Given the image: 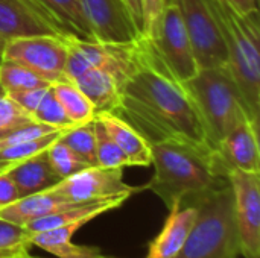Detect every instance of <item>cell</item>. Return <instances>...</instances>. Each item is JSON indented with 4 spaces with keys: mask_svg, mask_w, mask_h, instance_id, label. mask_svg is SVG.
Returning a JSON list of instances; mask_svg holds the SVG:
<instances>
[{
    "mask_svg": "<svg viewBox=\"0 0 260 258\" xmlns=\"http://www.w3.org/2000/svg\"><path fill=\"white\" fill-rule=\"evenodd\" d=\"M140 43L142 62L120 85L119 103L113 113L129 123L149 144L177 140L213 151L184 85L160 65L142 38Z\"/></svg>",
    "mask_w": 260,
    "mask_h": 258,
    "instance_id": "obj_1",
    "label": "cell"
},
{
    "mask_svg": "<svg viewBox=\"0 0 260 258\" xmlns=\"http://www.w3.org/2000/svg\"><path fill=\"white\" fill-rule=\"evenodd\" d=\"M154 175L143 187L155 193L171 210L175 205H193L204 195L227 182L215 152L184 141L152 143Z\"/></svg>",
    "mask_w": 260,
    "mask_h": 258,
    "instance_id": "obj_2",
    "label": "cell"
},
{
    "mask_svg": "<svg viewBox=\"0 0 260 258\" xmlns=\"http://www.w3.org/2000/svg\"><path fill=\"white\" fill-rule=\"evenodd\" d=\"M227 49V67L247 103L251 120L259 123V12L242 15L227 0H204Z\"/></svg>",
    "mask_w": 260,
    "mask_h": 258,
    "instance_id": "obj_3",
    "label": "cell"
},
{
    "mask_svg": "<svg viewBox=\"0 0 260 258\" xmlns=\"http://www.w3.org/2000/svg\"><path fill=\"white\" fill-rule=\"evenodd\" d=\"M181 84L198 109L207 141L213 151L236 126L251 120L227 64L200 68L195 76Z\"/></svg>",
    "mask_w": 260,
    "mask_h": 258,
    "instance_id": "obj_4",
    "label": "cell"
},
{
    "mask_svg": "<svg viewBox=\"0 0 260 258\" xmlns=\"http://www.w3.org/2000/svg\"><path fill=\"white\" fill-rule=\"evenodd\" d=\"M197 220L175 258H238L239 243L233 219L230 182L213 189L195 204Z\"/></svg>",
    "mask_w": 260,
    "mask_h": 258,
    "instance_id": "obj_5",
    "label": "cell"
},
{
    "mask_svg": "<svg viewBox=\"0 0 260 258\" xmlns=\"http://www.w3.org/2000/svg\"><path fill=\"white\" fill-rule=\"evenodd\" d=\"M67 62L64 78L73 81L88 68H102L120 85L140 65L143 50L140 40L134 43H99L66 38Z\"/></svg>",
    "mask_w": 260,
    "mask_h": 258,
    "instance_id": "obj_6",
    "label": "cell"
},
{
    "mask_svg": "<svg viewBox=\"0 0 260 258\" xmlns=\"http://www.w3.org/2000/svg\"><path fill=\"white\" fill-rule=\"evenodd\" d=\"M142 40L160 65L178 82L190 79L200 70L186 27L174 3H166L154 33Z\"/></svg>",
    "mask_w": 260,
    "mask_h": 258,
    "instance_id": "obj_7",
    "label": "cell"
},
{
    "mask_svg": "<svg viewBox=\"0 0 260 258\" xmlns=\"http://www.w3.org/2000/svg\"><path fill=\"white\" fill-rule=\"evenodd\" d=\"M227 179L233 193L239 252L244 258H260V173L233 169Z\"/></svg>",
    "mask_w": 260,
    "mask_h": 258,
    "instance_id": "obj_8",
    "label": "cell"
},
{
    "mask_svg": "<svg viewBox=\"0 0 260 258\" xmlns=\"http://www.w3.org/2000/svg\"><path fill=\"white\" fill-rule=\"evenodd\" d=\"M180 12L200 68L227 64V49L204 0H168Z\"/></svg>",
    "mask_w": 260,
    "mask_h": 258,
    "instance_id": "obj_9",
    "label": "cell"
},
{
    "mask_svg": "<svg viewBox=\"0 0 260 258\" xmlns=\"http://www.w3.org/2000/svg\"><path fill=\"white\" fill-rule=\"evenodd\" d=\"M3 59L18 62L53 84L64 78L67 62L66 38L27 36L11 40L3 47Z\"/></svg>",
    "mask_w": 260,
    "mask_h": 258,
    "instance_id": "obj_10",
    "label": "cell"
},
{
    "mask_svg": "<svg viewBox=\"0 0 260 258\" xmlns=\"http://www.w3.org/2000/svg\"><path fill=\"white\" fill-rule=\"evenodd\" d=\"M27 36L67 38L38 0H0V43Z\"/></svg>",
    "mask_w": 260,
    "mask_h": 258,
    "instance_id": "obj_11",
    "label": "cell"
},
{
    "mask_svg": "<svg viewBox=\"0 0 260 258\" xmlns=\"http://www.w3.org/2000/svg\"><path fill=\"white\" fill-rule=\"evenodd\" d=\"M55 193L70 199L76 204H85L101 201L119 195H133L142 189L131 187L123 181V169H105L99 166H90L78 173L61 179L55 187Z\"/></svg>",
    "mask_w": 260,
    "mask_h": 258,
    "instance_id": "obj_12",
    "label": "cell"
},
{
    "mask_svg": "<svg viewBox=\"0 0 260 258\" xmlns=\"http://www.w3.org/2000/svg\"><path fill=\"white\" fill-rule=\"evenodd\" d=\"M87 20L99 43H134L142 38L123 0H82Z\"/></svg>",
    "mask_w": 260,
    "mask_h": 258,
    "instance_id": "obj_13",
    "label": "cell"
},
{
    "mask_svg": "<svg viewBox=\"0 0 260 258\" xmlns=\"http://www.w3.org/2000/svg\"><path fill=\"white\" fill-rule=\"evenodd\" d=\"M259 123L247 120L236 126L215 149V157L227 175L230 170L260 173Z\"/></svg>",
    "mask_w": 260,
    "mask_h": 258,
    "instance_id": "obj_14",
    "label": "cell"
},
{
    "mask_svg": "<svg viewBox=\"0 0 260 258\" xmlns=\"http://www.w3.org/2000/svg\"><path fill=\"white\" fill-rule=\"evenodd\" d=\"M197 220L195 205H175L169 210V216L149 243L145 258H175L183 249L193 224Z\"/></svg>",
    "mask_w": 260,
    "mask_h": 258,
    "instance_id": "obj_15",
    "label": "cell"
},
{
    "mask_svg": "<svg viewBox=\"0 0 260 258\" xmlns=\"http://www.w3.org/2000/svg\"><path fill=\"white\" fill-rule=\"evenodd\" d=\"M73 205H78V204L72 202L70 199L64 198L49 189L46 192H40V193H35V195L26 196V198H20L14 204L2 208L0 217L5 220H9L12 224H17L20 227H26L27 224H30L34 220L59 213Z\"/></svg>",
    "mask_w": 260,
    "mask_h": 258,
    "instance_id": "obj_16",
    "label": "cell"
},
{
    "mask_svg": "<svg viewBox=\"0 0 260 258\" xmlns=\"http://www.w3.org/2000/svg\"><path fill=\"white\" fill-rule=\"evenodd\" d=\"M82 224H70L40 233H27V243L58 258H108L99 248L76 245L72 242L75 233Z\"/></svg>",
    "mask_w": 260,
    "mask_h": 258,
    "instance_id": "obj_17",
    "label": "cell"
},
{
    "mask_svg": "<svg viewBox=\"0 0 260 258\" xmlns=\"http://www.w3.org/2000/svg\"><path fill=\"white\" fill-rule=\"evenodd\" d=\"M46 151L32 158L15 163L8 169V175L15 184L20 198L46 192L61 181V178L52 169L46 157Z\"/></svg>",
    "mask_w": 260,
    "mask_h": 258,
    "instance_id": "obj_18",
    "label": "cell"
},
{
    "mask_svg": "<svg viewBox=\"0 0 260 258\" xmlns=\"http://www.w3.org/2000/svg\"><path fill=\"white\" fill-rule=\"evenodd\" d=\"M94 117L104 125L108 135L126 155L129 166H142V167L151 166L152 163L151 146L129 123H126L123 119H120L119 116L110 111L99 113Z\"/></svg>",
    "mask_w": 260,
    "mask_h": 258,
    "instance_id": "obj_19",
    "label": "cell"
},
{
    "mask_svg": "<svg viewBox=\"0 0 260 258\" xmlns=\"http://www.w3.org/2000/svg\"><path fill=\"white\" fill-rule=\"evenodd\" d=\"M72 82L84 93L94 113H113L119 103V84L114 76L102 68H88Z\"/></svg>",
    "mask_w": 260,
    "mask_h": 258,
    "instance_id": "obj_20",
    "label": "cell"
},
{
    "mask_svg": "<svg viewBox=\"0 0 260 258\" xmlns=\"http://www.w3.org/2000/svg\"><path fill=\"white\" fill-rule=\"evenodd\" d=\"M58 21L67 38L81 41H96L87 20L82 0H38Z\"/></svg>",
    "mask_w": 260,
    "mask_h": 258,
    "instance_id": "obj_21",
    "label": "cell"
},
{
    "mask_svg": "<svg viewBox=\"0 0 260 258\" xmlns=\"http://www.w3.org/2000/svg\"><path fill=\"white\" fill-rule=\"evenodd\" d=\"M52 91L62 106L66 116L72 120L75 126L88 123L94 119L96 113L90 100L84 96V93L76 87L75 82L62 78L52 85Z\"/></svg>",
    "mask_w": 260,
    "mask_h": 258,
    "instance_id": "obj_22",
    "label": "cell"
},
{
    "mask_svg": "<svg viewBox=\"0 0 260 258\" xmlns=\"http://www.w3.org/2000/svg\"><path fill=\"white\" fill-rule=\"evenodd\" d=\"M59 141H62L87 166H98L94 119L88 123H84V125H79V126L64 131L59 135Z\"/></svg>",
    "mask_w": 260,
    "mask_h": 258,
    "instance_id": "obj_23",
    "label": "cell"
},
{
    "mask_svg": "<svg viewBox=\"0 0 260 258\" xmlns=\"http://www.w3.org/2000/svg\"><path fill=\"white\" fill-rule=\"evenodd\" d=\"M50 85V82H47L40 75L18 62L3 59L0 64V87L5 90V93Z\"/></svg>",
    "mask_w": 260,
    "mask_h": 258,
    "instance_id": "obj_24",
    "label": "cell"
},
{
    "mask_svg": "<svg viewBox=\"0 0 260 258\" xmlns=\"http://www.w3.org/2000/svg\"><path fill=\"white\" fill-rule=\"evenodd\" d=\"M94 137H96V161L99 167L123 169L129 166L126 155L108 135L104 125L94 117Z\"/></svg>",
    "mask_w": 260,
    "mask_h": 258,
    "instance_id": "obj_25",
    "label": "cell"
},
{
    "mask_svg": "<svg viewBox=\"0 0 260 258\" xmlns=\"http://www.w3.org/2000/svg\"><path fill=\"white\" fill-rule=\"evenodd\" d=\"M66 131H67V129H66ZM62 132H64V131H55V132L46 134V135H43V137H38V138H34V140H27V141L14 144V146H11V148L2 149V151H0V163L15 164V163L23 161V160L32 158V157H35V155L44 152L55 140L59 138V135H61Z\"/></svg>",
    "mask_w": 260,
    "mask_h": 258,
    "instance_id": "obj_26",
    "label": "cell"
},
{
    "mask_svg": "<svg viewBox=\"0 0 260 258\" xmlns=\"http://www.w3.org/2000/svg\"><path fill=\"white\" fill-rule=\"evenodd\" d=\"M46 157L52 166V169L55 170V173L64 179V178H69L75 173H78L79 170L85 169V167H90L87 166L84 161H81L62 141L55 140L46 151Z\"/></svg>",
    "mask_w": 260,
    "mask_h": 258,
    "instance_id": "obj_27",
    "label": "cell"
},
{
    "mask_svg": "<svg viewBox=\"0 0 260 258\" xmlns=\"http://www.w3.org/2000/svg\"><path fill=\"white\" fill-rule=\"evenodd\" d=\"M35 122L44 123L47 126H52L55 129H72L75 128V125L72 123V120L66 116L62 106L59 105L58 99L55 97L52 87L47 90V93L44 94V97L41 99L40 105L37 106L35 113L32 114Z\"/></svg>",
    "mask_w": 260,
    "mask_h": 258,
    "instance_id": "obj_28",
    "label": "cell"
},
{
    "mask_svg": "<svg viewBox=\"0 0 260 258\" xmlns=\"http://www.w3.org/2000/svg\"><path fill=\"white\" fill-rule=\"evenodd\" d=\"M55 131H61V129H55L52 126H47L44 123L40 122H30L26 125H20L17 128H12L9 131H5L0 134V151L11 148L14 144L27 141V140H34L38 137H43L46 134L55 132Z\"/></svg>",
    "mask_w": 260,
    "mask_h": 258,
    "instance_id": "obj_29",
    "label": "cell"
},
{
    "mask_svg": "<svg viewBox=\"0 0 260 258\" xmlns=\"http://www.w3.org/2000/svg\"><path fill=\"white\" fill-rule=\"evenodd\" d=\"M30 122H35L34 117L8 97V94L0 96V134Z\"/></svg>",
    "mask_w": 260,
    "mask_h": 258,
    "instance_id": "obj_30",
    "label": "cell"
},
{
    "mask_svg": "<svg viewBox=\"0 0 260 258\" xmlns=\"http://www.w3.org/2000/svg\"><path fill=\"white\" fill-rule=\"evenodd\" d=\"M27 246L29 243L26 228L0 217V252Z\"/></svg>",
    "mask_w": 260,
    "mask_h": 258,
    "instance_id": "obj_31",
    "label": "cell"
},
{
    "mask_svg": "<svg viewBox=\"0 0 260 258\" xmlns=\"http://www.w3.org/2000/svg\"><path fill=\"white\" fill-rule=\"evenodd\" d=\"M49 88L50 87H37V88H29V90H21V91H12V93H6V94L20 108H23L26 113H29L32 116Z\"/></svg>",
    "mask_w": 260,
    "mask_h": 258,
    "instance_id": "obj_32",
    "label": "cell"
},
{
    "mask_svg": "<svg viewBox=\"0 0 260 258\" xmlns=\"http://www.w3.org/2000/svg\"><path fill=\"white\" fill-rule=\"evenodd\" d=\"M166 3H168V0H142L143 21H145V36L143 38H149L154 33L157 21H158Z\"/></svg>",
    "mask_w": 260,
    "mask_h": 258,
    "instance_id": "obj_33",
    "label": "cell"
},
{
    "mask_svg": "<svg viewBox=\"0 0 260 258\" xmlns=\"http://www.w3.org/2000/svg\"><path fill=\"white\" fill-rule=\"evenodd\" d=\"M20 199V193L8 175V170L0 173V210Z\"/></svg>",
    "mask_w": 260,
    "mask_h": 258,
    "instance_id": "obj_34",
    "label": "cell"
},
{
    "mask_svg": "<svg viewBox=\"0 0 260 258\" xmlns=\"http://www.w3.org/2000/svg\"><path fill=\"white\" fill-rule=\"evenodd\" d=\"M123 3L126 5L128 11L133 15V20L142 35V38L145 36V21H143V8H142V0H123Z\"/></svg>",
    "mask_w": 260,
    "mask_h": 258,
    "instance_id": "obj_35",
    "label": "cell"
},
{
    "mask_svg": "<svg viewBox=\"0 0 260 258\" xmlns=\"http://www.w3.org/2000/svg\"><path fill=\"white\" fill-rule=\"evenodd\" d=\"M242 15H251L259 12V0H227Z\"/></svg>",
    "mask_w": 260,
    "mask_h": 258,
    "instance_id": "obj_36",
    "label": "cell"
},
{
    "mask_svg": "<svg viewBox=\"0 0 260 258\" xmlns=\"http://www.w3.org/2000/svg\"><path fill=\"white\" fill-rule=\"evenodd\" d=\"M0 258H34L27 248H18V249H12V251H2Z\"/></svg>",
    "mask_w": 260,
    "mask_h": 258,
    "instance_id": "obj_37",
    "label": "cell"
},
{
    "mask_svg": "<svg viewBox=\"0 0 260 258\" xmlns=\"http://www.w3.org/2000/svg\"><path fill=\"white\" fill-rule=\"evenodd\" d=\"M11 166H12V164H9V163H0V173L5 172V170H8Z\"/></svg>",
    "mask_w": 260,
    "mask_h": 258,
    "instance_id": "obj_38",
    "label": "cell"
},
{
    "mask_svg": "<svg viewBox=\"0 0 260 258\" xmlns=\"http://www.w3.org/2000/svg\"><path fill=\"white\" fill-rule=\"evenodd\" d=\"M3 47H5V44L0 43V64H2V61H3Z\"/></svg>",
    "mask_w": 260,
    "mask_h": 258,
    "instance_id": "obj_39",
    "label": "cell"
},
{
    "mask_svg": "<svg viewBox=\"0 0 260 258\" xmlns=\"http://www.w3.org/2000/svg\"><path fill=\"white\" fill-rule=\"evenodd\" d=\"M3 94H6V93H5V90H3V88L0 87V96H3Z\"/></svg>",
    "mask_w": 260,
    "mask_h": 258,
    "instance_id": "obj_40",
    "label": "cell"
},
{
    "mask_svg": "<svg viewBox=\"0 0 260 258\" xmlns=\"http://www.w3.org/2000/svg\"><path fill=\"white\" fill-rule=\"evenodd\" d=\"M34 258H35V257H34ZM108 258H113V257H108Z\"/></svg>",
    "mask_w": 260,
    "mask_h": 258,
    "instance_id": "obj_41",
    "label": "cell"
}]
</instances>
